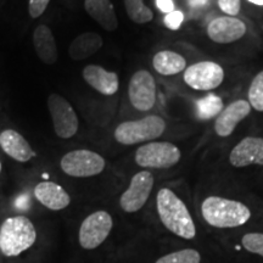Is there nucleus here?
Instances as JSON below:
<instances>
[{"mask_svg": "<svg viewBox=\"0 0 263 263\" xmlns=\"http://www.w3.org/2000/svg\"><path fill=\"white\" fill-rule=\"evenodd\" d=\"M203 219L216 228H235L244 226L251 217V211L242 202L210 196L201 205Z\"/></svg>", "mask_w": 263, "mask_h": 263, "instance_id": "f03ea898", "label": "nucleus"}, {"mask_svg": "<svg viewBox=\"0 0 263 263\" xmlns=\"http://www.w3.org/2000/svg\"><path fill=\"white\" fill-rule=\"evenodd\" d=\"M246 33V25L241 20L232 16H222L210 22L207 34L211 41L218 44H229L239 41Z\"/></svg>", "mask_w": 263, "mask_h": 263, "instance_id": "f8f14e48", "label": "nucleus"}, {"mask_svg": "<svg viewBox=\"0 0 263 263\" xmlns=\"http://www.w3.org/2000/svg\"><path fill=\"white\" fill-rule=\"evenodd\" d=\"M33 45L38 58L47 65L58 61V47L51 29L45 25H39L33 33Z\"/></svg>", "mask_w": 263, "mask_h": 263, "instance_id": "6ab92c4d", "label": "nucleus"}, {"mask_svg": "<svg viewBox=\"0 0 263 263\" xmlns=\"http://www.w3.org/2000/svg\"><path fill=\"white\" fill-rule=\"evenodd\" d=\"M229 161L234 167H248L250 164L263 166V138L246 137L232 150Z\"/></svg>", "mask_w": 263, "mask_h": 263, "instance_id": "ddd939ff", "label": "nucleus"}, {"mask_svg": "<svg viewBox=\"0 0 263 263\" xmlns=\"http://www.w3.org/2000/svg\"><path fill=\"white\" fill-rule=\"evenodd\" d=\"M34 196L43 206L52 211H60L70 205L71 197L67 192L52 182H42L35 185Z\"/></svg>", "mask_w": 263, "mask_h": 263, "instance_id": "f3484780", "label": "nucleus"}, {"mask_svg": "<svg viewBox=\"0 0 263 263\" xmlns=\"http://www.w3.org/2000/svg\"><path fill=\"white\" fill-rule=\"evenodd\" d=\"M37 239L34 226L25 216L9 217L0 227V251L8 257H16L32 248Z\"/></svg>", "mask_w": 263, "mask_h": 263, "instance_id": "7ed1b4c3", "label": "nucleus"}, {"mask_svg": "<svg viewBox=\"0 0 263 263\" xmlns=\"http://www.w3.org/2000/svg\"><path fill=\"white\" fill-rule=\"evenodd\" d=\"M0 172H2V162H0Z\"/></svg>", "mask_w": 263, "mask_h": 263, "instance_id": "473e14b6", "label": "nucleus"}, {"mask_svg": "<svg viewBox=\"0 0 263 263\" xmlns=\"http://www.w3.org/2000/svg\"><path fill=\"white\" fill-rule=\"evenodd\" d=\"M200 261H201V256L196 250L185 249L163 256L155 263H200Z\"/></svg>", "mask_w": 263, "mask_h": 263, "instance_id": "b1692460", "label": "nucleus"}, {"mask_svg": "<svg viewBox=\"0 0 263 263\" xmlns=\"http://www.w3.org/2000/svg\"><path fill=\"white\" fill-rule=\"evenodd\" d=\"M48 107L52 118V126L59 138L68 139L78 130V117L72 105L59 94H51L48 99Z\"/></svg>", "mask_w": 263, "mask_h": 263, "instance_id": "6e6552de", "label": "nucleus"}, {"mask_svg": "<svg viewBox=\"0 0 263 263\" xmlns=\"http://www.w3.org/2000/svg\"><path fill=\"white\" fill-rule=\"evenodd\" d=\"M0 147L6 155L18 162H28L35 156L28 141L14 129H5L0 133Z\"/></svg>", "mask_w": 263, "mask_h": 263, "instance_id": "dca6fc26", "label": "nucleus"}, {"mask_svg": "<svg viewBox=\"0 0 263 263\" xmlns=\"http://www.w3.org/2000/svg\"><path fill=\"white\" fill-rule=\"evenodd\" d=\"M103 47V38L94 32L82 33L72 41L68 55L72 60L81 61L91 57Z\"/></svg>", "mask_w": 263, "mask_h": 263, "instance_id": "aec40b11", "label": "nucleus"}, {"mask_svg": "<svg viewBox=\"0 0 263 263\" xmlns=\"http://www.w3.org/2000/svg\"><path fill=\"white\" fill-rule=\"evenodd\" d=\"M61 170L67 176L87 178L98 176L105 168V160L98 153L90 150H73L61 159Z\"/></svg>", "mask_w": 263, "mask_h": 263, "instance_id": "423d86ee", "label": "nucleus"}, {"mask_svg": "<svg viewBox=\"0 0 263 263\" xmlns=\"http://www.w3.org/2000/svg\"><path fill=\"white\" fill-rule=\"evenodd\" d=\"M249 103L258 112H263V71L252 80L249 88Z\"/></svg>", "mask_w": 263, "mask_h": 263, "instance_id": "393cba45", "label": "nucleus"}, {"mask_svg": "<svg viewBox=\"0 0 263 263\" xmlns=\"http://www.w3.org/2000/svg\"><path fill=\"white\" fill-rule=\"evenodd\" d=\"M154 186V176L147 171L134 174L128 189L120 199L121 209L127 213H134L145 205Z\"/></svg>", "mask_w": 263, "mask_h": 263, "instance_id": "9d476101", "label": "nucleus"}, {"mask_svg": "<svg viewBox=\"0 0 263 263\" xmlns=\"http://www.w3.org/2000/svg\"><path fill=\"white\" fill-rule=\"evenodd\" d=\"M249 2L258 6H263V0H249Z\"/></svg>", "mask_w": 263, "mask_h": 263, "instance_id": "2f4dec72", "label": "nucleus"}, {"mask_svg": "<svg viewBox=\"0 0 263 263\" xmlns=\"http://www.w3.org/2000/svg\"><path fill=\"white\" fill-rule=\"evenodd\" d=\"M128 95L137 110H151L156 103V83L153 74L145 70L136 72L129 81Z\"/></svg>", "mask_w": 263, "mask_h": 263, "instance_id": "9b49d317", "label": "nucleus"}, {"mask_svg": "<svg viewBox=\"0 0 263 263\" xmlns=\"http://www.w3.org/2000/svg\"><path fill=\"white\" fill-rule=\"evenodd\" d=\"M183 21H184V15L182 11H179V10H174V11L167 14L164 16V20H163L166 27L172 29V31H177V29H179L180 26L183 24Z\"/></svg>", "mask_w": 263, "mask_h": 263, "instance_id": "bb28decb", "label": "nucleus"}, {"mask_svg": "<svg viewBox=\"0 0 263 263\" xmlns=\"http://www.w3.org/2000/svg\"><path fill=\"white\" fill-rule=\"evenodd\" d=\"M218 6L227 15L235 17L240 12V0H218Z\"/></svg>", "mask_w": 263, "mask_h": 263, "instance_id": "c85d7f7f", "label": "nucleus"}, {"mask_svg": "<svg viewBox=\"0 0 263 263\" xmlns=\"http://www.w3.org/2000/svg\"><path fill=\"white\" fill-rule=\"evenodd\" d=\"M153 66L160 74L173 76L179 73L185 68L186 61L178 52L163 50L157 52L154 57Z\"/></svg>", "mask_w": 263, "mask_h": 263, "instance_id": "412c9836", "label": "nucleus"}, {"mask_svg": "<svg viewBox=\"0 0 263 263\" xmlns=\"http://www.w3.org/2000/svg\"><path fill=\"white\" fill-rule=\"evenodd\" d=\"M166 122L159 116H146L137 121H127L115 129V139L123 145H134L155 140L163 134Z\"/></svg>", "mask_w": 263, "mask_h": 263, "instance_id": "20e7f679", "label": "nucleus"}, {"mask_svg": "<svg viewBox=\"0 0 263 263\" xmlns=\"http://www.w3.org/2000/svg\"><path fill=\"white\" fill-rule=\"evenodd\" d=\"M156 6L159 8L160 11L164 12L166 15L174 11L173 0H156Z\"/></svg>", "mask_w": 263, "mask_h": 263, "instance_id": "c756f323", "label": "nucleus"}, {"mask_svg": "<svg viewBox=\"0 0 263 263\" xmlns=\"http://www.w3.org/2000/svg\"><path fill=\"white\" fill-rule=\"evenodd\" d=\"M128 17L138 25H144L154 18V12L144 4L143 0H124Z\"/></svg>", "mask_w": 263, "mask_h": 263, "instance_id": "5701e85b", "label": "nucleus"}, {"mask_svg": "<svg viewBox=\"0 0 263 263\" xmlns=\"http://www.w3.org/2000/svg\"><path fill=\"white\" fill-rule=\"evenodd\" d=\"M157 212L171 233L186 240L195 238L196 228L185 203L171 189L163 188L157 194Z\"/></svg>", "mask_w": 263, "mask_h": 263, "instance_id": "f257e3e1", "label": "nucleus"}, {"mask_svg": "<svg viewBox=\"0 0 263 263\" xmlns=\"http://www.w3.org/2000/svg\"><path fill=\"white\" fill-rule=\"evenodd\" d=\"M180 150L168 141H155L141 145L136 153V162L144 168H170L179 162Z\"/></svg>", "mask_w": 263, "mask_h": 263, "instance_id": "39448f33", "label": "nucleus"}, {"mask_svg": "<svg viewBox=\"0 0 263 263\" xmlns=\"http://www.w3.org/2000/svg\"><path fill=\"white\" fill-rule=\"evenodd\" d=\"M183 80L195 90H212L222 84L224 71L216 62L201 61L185 68Z\"/></svg>", "mask_w": 263, "mask_h": 263, "instance_id": "1a4fd4ad", "label": "nucleus"}, {"mask_svg": "<svg viewBox=\"0 0 263 263\" xmlns=\"http://www.w3.org/2000/svg\"><path fill=\"white\" fill-rule=\"evenodd\" d=\"M251 105L246 100H236L229 104L217 117L215 130L219 137H229L236 126L249 116Z\"/></svg>", "mask_w": 263, "mask_h": 263, "instance_id": "4468645a", "label": "nucleus"}, {"mask_svg": "<svg viewBox=\"0 0 263 263\" xmlns=\"http://www.w3.org/2000/svg\"><path fill=\"white\" fill-rule=\"evenodd\" d=\"M242 246L249 252L263 257V234L262 233H249L242 236Z\"/></svg>", "mask_w": 263, "mask_h": 263, "instance_id": "a878e982", "label": "nucleus"}, {"mask_svg": "<svg viewBox=\"0 0 263 263\" xmlns=\"http://www.w3.org/2000/svg\"><path fill=\"white\" fill-rule=\"evenodd\" d=\"M114 222L106 211H97L84 219L80 228L78 240L85 250H94L100 246L110 235Z\"/></svg>", "mask_w": 263, "mask_h": 263, "instance_id": "0eeeda50", "label": "nucleus"}, {"mask_svg": "<svg viewBox=\"0 0 263 263\" xmlns=\"http://www.w3.org/2000/svg\"><path fill=\"white\" fill-rule=\"evenodd\" d=\"M50 0H29L28 3V12L33 18H37L43 15L48 8Z\"/></svg>", "mask_w": 263, "mask_h": 263, "instance_id": "cd10ccee", "label": "nucleus"}, {"mask_svg": "<svg viewBox=\"0 0 263 263\" xmlns=\"http://www.w3.org/2000/svg\"><path fill=\"white\" fill-rule=\"evenodd\" d=\"M83 78L93 89L104 95H114L120 88L116 72L105 70L98 65H88L83 70Z\"/></svg>", "mask_w": 263, "mask_h": 263, "instance_id": "2eb2a0df", "label": "nucleus"}, {"mask_svg": "<svg viewBox=\"0 0 263 263\" xmlns=\"http://www.w3.org/2000/svg\"><path fill=\"white\" fill-rule=\"evenodd\" d=\"M85 11L108 32L118 28V20L111 0H84Z\"/></svg>", "mask_w": 263, "mask_h": 263, "instance_id": "a211bd4d", "label": "nucleus"}, {"mask_svg": "<svg viewBox=\"0 0 263 263\" xmlns=\"http://www.w3.org/2000/svg\"><path fill=\"white\" fill-rule=\"evenodd\" d=\"M196 115L200 120H211L223 110V101L215 94H209L205 98L199 99L195 103Z\"/></svg>", "mask_w": 263, "mask_h": 263, "instance_id": "4be33fe9", "label": "nucleus"}, {"mask_svg": "<svg viewBox=\"0 0 263 263\" xmlns=\"http://www.w3.org/2000/svg\"><path fill=\"white\" fill-rule=\"evenodd\" d=\"M207 2L209 0H189V5L192 8H202L207 4Z\"/></svg>", "mask_w": 263, "mask_h": 263, "instance_id": "7c9ffc66", "label": "nucleus"}]
</instances>
